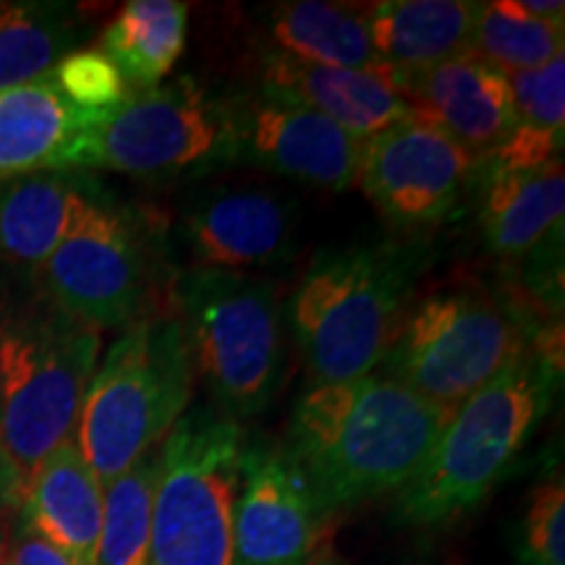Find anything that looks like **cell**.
Listing matches in <instances>:
<instances>
[{
    "label": "cell",
    "instance_id": "6da1fadb",
    "mask_svg": "<svg viewBox=\"0 0 565 565\" xmlns=\"http://www.w3.org/2000/svg\"><path fill=\"white\" fill-rule=\"evenodd\" d=\"M450 414L377 370L349 383L309 387L296 401L282 448L324 519L404 490L433 454Z\"/></svg>",
    "mask_w": 565,
    "mask_h": 565
},
{
    "label": "cell",
    "instance_id": "7a4b0ae2",
    "mask_svg": "<svg viewBox=\"0 0 565 565\" xmlns=\"http://www.w3.org/2000/svg\"><path fill=\"white\" fill-rule=\"evenodd\" d=\"M424 259L419 246L387 242L317 254L288 307L312 387L380 370L412 307Z\"/></svg>",
    "mask_w": 565,
    "mask_h": 565
},
{
    "label": "cell",
    "instance_id": "3957f363",
    "mask_svg": "<svg viewBox=\"0 0 565 565\" xmlns=\"http://www.w3.org/2000/svg\"><path fill=\"white\" fill-rule=\"evenodd\" d=\"M563 366L534 345L450 414L433 454L398 494L404 524L440 526L471 513L519 458L545 419Z\"/></svg>",
    "mask_w": 565,
    "mask_h": 565
},
{
    "label": "cell",
    "instance_id": "277c9868",
    "mask_svg": "<svg viewBox=\"0 0 565 565\" xmlns=\"http://www.w3.org/2000/svg\"><path fill=\"white\" fill-rule=\"evenodd\" d=\"M171 303L212 406L236 422L263 414L286 380V315L273 282L189 267L173 275Z\"/></svg>",
    "mask_w": 565,
    "mask_h": 565
},
{
    "label": "cell",
    "instance_id": "5b68a950",
    "mask_svg": "<svg viewBox=\"0 0 565 565\" xmlns=\"http://www.w3.org/2000/svg\"><path fill=\"white\" fill-rule=\"evenodd\" d=\"M186 335L171 312L145 317L110 345L84 395L76 445L103 487L166 440L194 395Z\"/></svg>",
    "mask_w": 565,
    "mask_h": 565
},
{
    "label": "cell",
    "instance_id": "8992f818",
    "mask_svg": "<svg viewBox=\"0 0 565 565\" xmlns=\"http://www.w3.org/2000/svg\"><path fill=\"white\" fill-rule=\"evenodd\" d=\"M536 315L519 296L456 282L412 303L380 372L456 412L534 343Z\"/></svg>",
    "mask_w": 565,
    "mask_h": 565
},
{
    "label": "cell",
    "instance_id": "52a82bcc",
    "mask_svg": "<svg viewBox=\"0 0 565 565\" xmlns=\"http://www.w3.org/2000/svg\"><path fill=\"white\" fill-rule=\"evenodd\" d=\"M233 162L228 100L192 76L134 92L108 110L87 113L61 171H116L145 181L202 175Z\"/></svg>",
    "mask_w": 565,
    "mask_h": 565
},
{
    "label": "cell",
    "instance_id": "ba28073f",
    "mask_svg": "<svg viewBox=\"0 0 565 565\" xmlns=\"http://www.w3.org/2000/svg\"><path fill=\"white\" fill-rule=\"evenodd\" d=\"M242 422L189 406L160 443L150 565H233V508L244 454Z\"/></svg>",
    "mask_w": 565,
    "mask_h": 565
},
{
    "label": "cell",
    "instance_id": "9c48e42d",
    "mask_svg": "<svg viewBox=\"0 0 565 565\" xmlns=\"http://www.w3.org/2000/svg\"><path fill=\"white\" fill-rule=\"evenodd\" d=\"M100 333L58 309L0 328V443L26 477L74 440Z\"/></svg>",
    "mask_w": 565,
    "mask_h": 565
},
{
    "label": "cell",
    "instance_id": "30bf717a",
    "mask_svg": "<svg viewBox=\"0 0 565 565\" xmlns=\"http://www.w3.org/2000/svg\"><path fill=\"white\" fill-rule=\"evenodd\" d=\"M160 252L158 221L105 196L40 267L42 286L58 312L97 333L131 328L168 312L158 294L173 280L162 278Z\"/></svg>",
    "mask_w": 565,
    "mask_h": 565
},
{
    "label": "cell",
    "instance_id": "8fae6325",
    "mask_svg": "<svg viewBox=\"0 0 565 565\" xmlns=\"http://www.w3.org/2000/svg\"><path fill=\"white\" fill-rule=\"evenodd\" d=\"M482 173L484 158L416 116L364 141L356 186L385 221L422 231L458 215Z\"/></svg>",
    "mask_w": 565,
    "mask_h": 565
},
{
    "label": "cell",
    "instance_id": "7c38bea8",
    "mask_svg": "<svg viewBox=\"0 0 565 565\" xmlns=\"http://www.w3.org/2000/svg\"><path fill=\"white\" fill-rule=\"evenodd\" d=\"M233 162H249L286 179L343 192L356 183L362 139L267 89L228 100Z\"/></svg>",
    "mask_w": 565,
    "mask_h": 565
},
{
    "label": "cell",
    "instance_id": "4fadbf2b",
    "mask_svg": "<svg viewBox=\"0 0 565 565\" xmlns=\"http://www.w3.org/2000/svg\"><path fill=\"white\" fill-rule=\"evenodd\" d=\"M322 513L286 448L267 437L244 445L233 508V565H303L315 557Z\"/></svg>",
    "mask_w": 565,
    "mask_h": 565
},
{
    "label": "cell",
    "instance_id": "5bb4252c",
    "mask_svg": "<svg viewBox=\"0 0 565 565\" xmlns=\"http://www.w3.org/2000/svg\"><path fill=\"white\" fill-rule=\"evenodd\" d=\"M294 204L259 186H215L183 210L179 236L194 267L246 273L294 254Z\"/></svg>",
    "mask_w": 565,
    "mask_h": 565
},
{
    "label": "cell",
    "instance_id": "9a60e30c",
    "mask_svg": "<svg viewBox=\"0 0 565 565\" xmlns=\"http://www.w3.org/2000/svg\"><path fill=\"white\" fill-rule=\"evenodd\" d=\"M416 116L435 124L479 158H490L515 131L505 76L475 55L445 61L401 84Z\"/></svg>",
    "mask_w": 565,
    "mask_h": 565
},
{
    "label": "cell",
    "instance_id": "2e32d148",
    "mask_svg": "<svg viewBox=\"0 0 565 565\" xmlns=\"http://www.w3.org/2000/svg\"><path fill=\"white\" fill-rule=\"evenodd\" d=\"M259 89L307 105L362 141L416 118L412 103L385 76L315 66L270 51L259 61Z\"/></svg>",
    "mask_w": 565,
    "mask_h": 565
},
{
    "label": "cell",
    "instance_id": "e0dca14e",
    "mask_svg": "<svg viewBox=\"0 0 565 565\" xmlns=\"http://www.w3.org/2000/svg\"><path fill=\"white\" fill-rule=\"evenodd\" d=\"M105 194L82 171H42L0 186V257L40 270Z\"/></svg>",
    "mask_w": 565,
    "mask_h": 565
},
{
    "label": "cell",
    "instance_id": "ac0fdd59",
    "mask_svg": "<svg viewBox=\"0 0 565 565\" xmlns=\"http://www.w3.org/2000/svg\"><path fill=\"white\" fill-rule=\"evenodd\" d=\"M105 487L76 440H66L32 471L26 526L63 550L76 565H95L103 529Z\"/></svg>",
    "mask_w": 565,
    "mask_h": 565
},
{
    "label": "cell",
    "instance_id": "d6986e66",
    "mask_svg": "<svg viewBox=\"0 0 565 565\" xmlns=\"http://www.w3.org/2000/svg\"><path fill=\"white\" fill-rule=\"evenodd\" d=\"M563 160L534 171L487 168L479 183V228L487 249L503 259L529 257L553 244L563 231Z\"/></svg>",
    "mask_w": 565,
    "mask_h": 565
},
{
    "label": "cell",
    "instance_id": "ffe728a7",
    "mask_svg": "<svg viewBox=\"0 0 565 565\" xmlns=\"http://www.w3.org/2000/svg\"><path fill=\"white\" fill-rule=\"evenodd\" d=\"M479 3L469 0H385L370 6L374 51L401 92L408 76L471 55Z\"/></svg>",
    "mask_w": 565,
    "mask_h": 565
},
{
    "label": "cell",
    "instance_id": "44dd1931",
    "mask_svg": "<svg viewBox=\"0 0 565 565\" xmlns=\"http://www.w3.org/2000/svg\"><path fill=\"white\" fill-rule=\"evenodd\" d=\"M84 121L51 74L0 92V179L61 171Z\"/></svg>",
    "mask_w": 565,
    "mask_h": 565
},
{
    "label": "cell",
    "instance_id": "7402d4cb",
    "mask_svg": "<svg viewBox=\"0 0 565 565\" xmlns=\"http://www.w3.org/2000/svg\"><path fill=\"white\" fill-rule=\"evenodd\" d=\"M267 51L315 66L370 71L391 79L374 51L370 6L294 0L267 13ZM393 82V79H391Z\"/></svg>",
    "mask_w": 565,
    "mask_h": 565
},
{
    "label": "cell",
    "instance_id": "603a6c76",
    "mask_svg": "<svg viewBox=\"0 0 565 565\" xmlns=\"http://www.w3.org/2000/svg\"><path fill=\"white\" fill-rule=\"evenodd\" d=\"M189 6L175 0H131L103 34V53L129 89H152L171 74L186 45Z\"/></svg>",
    "mask_w": 565,
    "mask_h": 565
},
{
    "label": "cell",
    "instance_id": "cb8c5ba5",
    "mask_svg": "<svg viewBox=\"0 0 565 565\" xmlns=\"http://www.w3.org/2000/svg\"><path fill=\"white\" fill-rule=\"evenodd\" d=\"M79 40L82 24L71 3H0V92L47 76Z\"/></svg>",
    "mask_w": 565,
    "mask_h": 565
},
{
    "label": "cell",
    "instance_id": "d4e9b609",
    "mask_svg": "<svg viewBox=\"0 0 565 565\" xmlns=\"http://www.w3.org/2000/svg\"><path fill=\"white\" fill-rule=\"evenodd\" d=\"M565 47L563 21H542L519 11L513 0L479 3L471 55L500 74L545 66Z\"/></svg>",
    "mask_w": 565,
    "mask_h": 565
},
{
    "label": "cell",
    "instance_id": "484cf974",
    "mask_svg": "<svg viewBox=\"0 0 565 565\" xmlns=\"http://www.w3.org/2000/svg\"><path fill=\"white\" fill-rule=\"evenodd\" d=\"M160 448L141 456L129 471L105 484L103 529L95 565H150L152 498Z\"/></svg>",
    "mask_w": 565,
    "mask_h": 565
},
{
    "label": "cell",
    "instance_id": "4316f807",
    "mask_svg": "<svg viewBox=\"0 0 565 565\" xmlns=\"http://www.w3.org/2000/svg\"><path fill=\"white\" fill-rule=\"evenodd\" d=\"M515 113V129L563 141L565 131V55L545 66L503 74Z\"/></svg>",
    "mask_w": 565,
    "mask_h": 565
},
{
    "label": "cell",
    "instance_id": "83f0119b",
    "mask_svg": "<svg viewBox=\"0 0 565 565\" xmlns=\"http://www.w3.org/2000/svg\"><path fill=\"white\" fill-rule=\"evenodd\" d=\"M521 565H565V484L550 477L529 498L519 536Z\"/></svg>",
    "mask_w": 565,
    "mask_h": 565
},
{
    "label": "cell",
    "instance_id": "f1b7e54d",
    "mask_svg": "<svg viewBox=\"0 0 565 565\" xmlns=\"http://www.w3.org/2000/svg\"><path fill=\"white\" fill-rule=\"evenodd\" d=\"M58 89L84 113L108 110L129 97L121 71L103 51H74L51 71Z\"/></svg>",
    "mask_w": 565,
    "mask_h": 565
},
{
    "label": "cell",
    "instance_id": "f546056e",
    "mask_svg": "<svg viewBox=\"0 0 565 565\" xmlns=\"http://www.w3.org/2000/svg\"><path fill=\"white\" fill-rule=\"evenodd\" d=\"M6 565H76L71 557L47 542L45 536H40L34 529L21 526L17 540H13L11 557Z\"/></svg>",
    "mask_w": 565,
    "mask_h": 565
},
{
    "label": "cell",
    "instance_id": "4dcf8cb0",
    "mask_svg": "<svg viewBox=\"0 0 565 565\" xmlns=\"http://www.w3.org/2000/svg\"><path fill=\"white\" fill-rule=\"evenodd\" d=\"M26 484H30V477L19 469L9 450L0 443V508L13 511V508L24 505Z\"/></svg>",
    "mask_w": 565,
    "mask_h": 565
},
{
    "label": "cell",
    "instance_id": "1f68e13d",
    "mask_svg": "<svg viewBox=\"0 0 565 565\" xmlns=\"http://www.w3.org/2000/svg\"><path fill=\"white\" fill-rule=\"evenodd\" d=\"M519 6V11H524L526 17L542 19V21H563L565 19V3H542V0H513Z\"/></svg>",
    "mask_w": 565,
    "mask_h": 565
},
{
    "label": "cell",
    "instance_id": "d6a6232c",
    "mask_svg": "<svg viewBox=\"0 0 565 565\" xmlns=\"http://www.w3.org/2000/svg\"><path fill=\"white\" fill-rule=\"evenodd\" d=\"M303 565H335V563L333 561H324V557H309V561L303 563Z\"/></svg>",
    "mask_w": 565,
    "mask_h": 565
},
{
    "label": "cell",
    "instance_id": "836d02e7",
    "mask_svg": "<svg viewBox=\"0 0 565 565\" xmlns=\"http://www.w3.org/2000/svg\"><path fill=\"white\" fill-rule=\"evenodd\" d=\"M0 565H3V532H0Z\"/></svg>",
    "mask_w": 565,
    "mask_h": 565
},
{
    "label": "cell",
    "instance_id": "e575fe53",
    "mask_svg": "<svg viewBox=\"0 0 565 565\" xmlns=\"http://www.w3.org/2000/svg\"><path fill=\"white\" fill-rule=\"evenodd\" d=\"M3 565H6V563H3Z\"/></svg>",
    "mask_w": 565,
    "mask_h": 565
}]
</instances>
